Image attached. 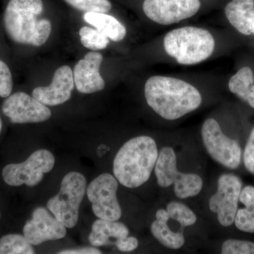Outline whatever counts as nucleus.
<instances>
[{"label":"nucleus","mask_w":254,"mask_h":254,"mask_svg":"<svg viewBox=\"0 0 254 254\" xmlns=\"http://www.w3.org/2000/svg\"><path fill=\"white\" fill-rule=\"evenodd\" d=\"M147 103L155 113L167 120H176L199 108L200 92L182 80L154 76L145 85Z\"/></svg>","instance_id":"obj_1"},{"label":"nucleus","mask_w":254,"mask_h":254,"mask_svg":"<svg viewBox=\"0 0 254 254\" xmlns=\"http://www.w3.org/2000/svg\"><path fill=\"white\" fill-rule=\"evenodd\" d=\"M158 154V146L151 137L141 136L128 140L114 159L115 178L127 188L141 187L149 180Z\"/></svg>","instance_id":"obj_2"},{"label":"nucleus","mask_w":254,"mask_h":254,"mask_svg":"<svg viewBox=\"0 0 254 254\" xmlns=\"http://www.w3.org/2000/svg\"><path fill=\"white\" fill-rule=\"evenodd\" d=\"M43 11L42 0H10L4 15V26L8 36L19 44L43 46L52 31L49 20H38Z\"/></svg>","instance_id":"obj_3"},{"label":"nucleus","mask_w":254,"mask_h":254,"mask_svg":"<svg viewBox=\"0 0 254 254\" xmlns=\"http://www.w3.org/2000/svg\"><path fill=\"white\" fill-rule=\"evenodd\" d=\"M215 40L203 28L187 26L169 32L164 38L165 51L182 65H193L208 59L215 50Z\"/></svg>","instance_id":"obj_4"},{"label":"nucleus","mask_w":254,"mask_h":254,"mask_svg":"<svg viewBox=\"0 0 254 254\" xmlns=\"http://www.w3.org/2000/svg\"><path fill=\"white\" fill-rule=\"evenodd\" d=\"M86 187V177L78 172H70L64 177L59 193L47 203L50 213L66 228H73L77 224Z\"/></svg>","instance_id":"obj_5"},{"label":"nucleus","mask_w":254,"mask_h":254,"mask_svg":"<svg viewBox=\"0 0 254 254\" xmlns=\"http://www.w3.org/2000/svg\"><path fill=\"white\" fill-rule=\"evenodd\" d=\"M155 174L159 186L167 188L174 185V193L181 199L195 196L203 188V180L199 175L178 171L176 153L171 147H165L160 150Z\"/></svg>","instance_id":"obj_6"},{"label":"nucleus","mask_w":254,"mask_h":254,"mask_svg":"<svg viewBox=\"0 0 254 254\" xmlns=\"http://www.w3.org/2000/svg\"><path fill=\"white\" fill-rule=\"evenodd\" d=\"M55 163L54 155L49 150H38L23 163L6 165L2 170L3 180L10 186L34 187L42 181L44 174L53 170Z\"/></svg>","instance_id":"obj_7"},{"label":"nucleus","mask_w":254,"mask_h":254,"mask_svg":"<svg viewBox=\"0 0 254 254\" xmlns=\"http://www.w3.org/2000/svg\"><path fill=\"white\" fill-rule=\"evenodd\" d=\"M201 136L205 149L215 161L227 168H238L242 155L240 145L223 133L215 119L205 120Z\"/></svg>","instance_id":"obj_8"},{"label":"nucleus","mask_w":254,"mask_h":254,"mask_svg":"<svg viewBox=\"0 0 254 254\" xmlns=\"http://www.w3.org/2000/svg\"><path fill=\"white\" fill-rule=\"evenodd\" d=\"M118 190V181L111 174H102L90 183L86 190L87 196L97 218L114 221L121 218Z\"/></svg>","instance_id":"obj_9"},{"label":"nucleus","mask_w":254,"mask_h":254,"mask_svg":"<svg viewBox=\"0 0 254 254\" xmlns=\"http://www.w3.org/2000/svg\"><path fill=\"white\" fill-rule=\"evenodd\" d=\"M242 183L232 174H223L219 177L218 190L210 197L209 208L218 215V222L223 227L233 224L238 207Z\"/></svg>","instance_id":"obj_10"},{"label":"nucleus","mask_w":254,"mask_h":254,"mask_svg":"<svg viewBox=\"0 0 254 254\" xmlns=\"http://www.w3.org/2000/svg\"><path fill=\"white\" fill-rule=\"evenodd\" d=\"M200 0H145L143 9L147 17L161 25H171L194 16Z\"/></svg>","instance_id":"obj_11"},{"label":"nucleus","mask_w":254,"mask_h":254,"mask_svg":"<svg viewBox=\"0 0 254 254\" xmlns=\"http://www.w3.org/2000/svg\"><path fill=\"white\" fill-rule=\"evenodd\" d=\"M5 116L15 124L39 123L52 116L49 108L23 92L9 95L1 107Z\"/></svg>","instance_id":"obj_12"},{"label":"nucleus","mask_w":254,"mask_h":254,"mask_svg":"<svg viewBox=\"0 0 254 254\" xmlns=\"http://www.w3.org/2000/svg\"><path fill=\"white\" fill-rule=\"evenodd\" d=\"M23 232L29 243L37 246L47 241L64 238L66 227L46 208L38 207L33 212L31 220L25 224Z\"/></svg>","instance_id":"obj_13"},{"label":"nucleus","mask_w":254,"mask_h":254,"mask_svg":"<svg viewBox=\"0 0 254 254\" xmlns=\"http://www.w3.org/2000/svg\"><path fill=\"white\" fill-rule=\"evenodd\" d=\"M74 88L72 70L64 65L55 71L50 86L38 87L33 90V98L48 106L63 104L70 99Z\"/></svg>","instance_id":"obj_14"},{"label":"nucleus","mask_w":254,"mask_h":254,"mask_svg":"<svg viewBox=\"0 0 254 254\" xmlns=\"http://www.w3.org/2000/svg\"><path fill=\"white\" fill-rule=\"evenodd\" d=\"M103 60V55L93 51L87 53L76 64L73 69V79L78 92L91 94L104 89L105 81L100 73Z\"/></svg>","instance_id":"obj_15"},{"label":"nucleus","mask_w":254,"mask_h":254,"mask_svg":"<svg viewBox=\"0 0 254 254\" xmlns=\"http://www.w3.org/2000/svg\"><path fill=\"white\" fill-rule=\"evenodd\" d=\"M129 230L123 222L98 219L92 225L89 242L94 247L116 243L117 241L128 236Z\"/></svg>","instance_id":"obj_16"},{"label":"nucleus","mask_w":254,"mask_h":254,"mask_svg":"<svg viewBox=\"0 0 254 254\" xmlns=\"http://www.w3.org/2000/svg\"><path fill=\"white\" fill-rule=\"evenodd\" d=\"M225 12L229 22L237 31L245 36L252 34L254 0H232L225 6Z\"/></svg>","instance_id":"obj_17"},{"label":"nucleus","mask_w":254,"mask_h":254,"mask_svg":"<svg viewBox=\"0 0 254 254\" xmlns=\"http://www.w3.org/2000/svg\"><path fill=\"white\" fill-rule=\"evenodd\" d=\"M170 220L166 210L159 209L156 213V220L151 224L152 235L161 245L171 250H179L185 245L183 231L173 232L168 226Z\"/></svg>","instance_id":"obj_18"},{"label":"nucleus","mask_w":254,"mask_h":254,"mask_svg":"<svg viewBox=\"0 0 254 254\" xmlns=\"http://www.w3.org/2000/svg\"><path fill=\"white\" fill-rule=\"evenodd\" d=\"M83 19L115 42L123 41L127 34L126 28L117 18L105 13L86 12Z\"/></svg>","instance_id":"obj_19"},{"label":"nucleus","mask_w":254,"mask_h":254,"mask_svg":"<svg viewBox=\"0 0 254 254\" xmlns=\"http://www.w3.org/2000/svg\"><path fill=\"white\" fill-rule=\"evenodd\" d=\"M33 245L24 235L9 234L0 239V254H33Z\"/></svg>","instance_id":"obj_20"},{"label":"nucleus","mask_w":254,"mask_h":254,"mask_svg":"<svg viewBox=\"0 0 254 254\" xmlns=\"http://www.w3.org/2000/svg\"><path fill=\"white\" fill-rule=\"evenodd\" d=\"M254 85L253 71L249 66L240 68L229 81L230 91L243 100Z\"/></svg>","instance_id":"obj_21"},{"label":"nucleus","mask_w":254,"mask_h":254,"mask_svg":"<svg viewBox=\"0 0 254 254\" xmlns=\"http://www.w3.org/2000/svg\"><path fill=\"white\" fill-rule=\"evenodd\" d=\"M167 211L170 219H173L180 224L182 230L186 227L194 225L197 217L187 205L177 201H171L167 205Z\"/></svg>","instance_id":"obj_22"},{"label":"nucleus","mask_w":254,"mask_h":254,"mask_svg":"<svg viewBox=\"0 0 254 254\" xmlns=\"http://www.w3.org/2000/svg\"><path fill=\"white\" fill-rule=\"evenodd\" d=\"M79 36L81 37L82 45L85 48L92 50L105 49L110 43L108 37L97 28L93 29L84 26L80 29Z\"/></svg>","instance_id":"obj_23"},{"label":"nucleus","mask_w":254,"mask_h":254,"mask_svg":"<svg viewBox=\"0 0 254 254\" xmlns=\"http://www.w3.org/2000/svg\"><path fill=\"white\" fill-rule=\"evenodd\" d=\"M75 9L86 12L107 13L111 9L108 0H64Z\"/></svg>","instance_id":"obj_24"},{"label":"nucleus","mask_w":254,"mask_h":254,"mask_svg":"<svg viewBox=\"0 0 254 254\" xmlns=\"http://www.w3.org/2000/svg\"><path fill=\"white\" fill-rule=\"evenodd\" d=\"M222 254H254V243L248 241L228 240L222 246Z\"/></svg>","instance_id":"obj_25"},{"label":"nucleus","mask_w":254,"mask_h":254,"mask_svg":"<svg viewBox=\"0 0 254 254\" xmlns=\"http://www.w3.org/2000/svg\"><path fill=\"white\" fill-rule=\"evenodd\" d=\"M237 229L248 233H254V210L245 208L237 210L234 220Z\"/></svg>","instance_id":"obj_26"},{"label":"nucleus","mask_w":254,"mask_h":254,"mask_svg":"<svg viewBox=\"0 0 254 254\" xmlns=\"http://www.w3.org/2000/svg\"><path fill=\"white\" fill-rule=\"evenodd\" d=\"M12 75L9 66L4 62L0 60V97H9L12 91Z\"/></svg>","instance_id":"obj_27"},{"label":"nucleus","mask_w":254,"mask_h":254,"mask_svg":"<svg viewBox=\"0 0 254 254\" xmlns=\"http://www.w3.org/2000/svg\"><path fill=\"white\" fill-rule=\"evenodd\" d=\"M244 161L247 170L254 174V127L251 132L250 138L245 147Z\"/></svg>","instance_id":"obj_28"},{"label":"nucleus","mask_w":254,"mask_h":254,"mask_svg":"<svg viewBox=\"0 0 254 254\" xmlns=\"http://www.w3.org/2000/svg\"><path fill=\"white\" fill-rule=\"evenodd\" d=\"M115 246L120 252H132L138 247V241L135 237L127 236L117 241Z\"/></svg>","instance_id":"obj_29"},{"label":"nucleus","mask_w":254,"mask_h":254,"mask_svg":"<svg viewBox=\"0 0 254 254\" xmlns=\"http://www.w3.org/2000/svg\"><path fill=\"white\" fill-rule=\"evenodd\" d=\"M239 200L246 208L254 210V187L247 186L242 190Z\"/></svg>","instance_id":"obj_30"},{"label":"nucleus","mask_w":254,"mask_h":254,"mask_svg":"<svg viewBox=\"0 0 254 254\" xmlns=\"http://www.w3.org/2000/svg\"><path fill=\"white\" fill-rule=\"evenodd\" d=\"M60 254H100L101 251L95 247H82V248L73 249V250H66L60 251L58 252Z\"/></svg>","instance_id":"obj_31"},{"label":"nucleus","mask_w":254,"mask_h":254,"mask_svg":"<svg viewBox=\"0 0 254 254\" xmlns=\"http://www.w3.org/2000/svg\"><path fill=\"white\" fill-rule=\"evenodd\" d=\"M244 100L247 101L251 107L254 108V85L251 88L250 91L248 92Z\"/></svg>","instance_id":"obj_32"},{"label":"nucleus","mask_w":254,"mask_h":254,"mask_svg":"<svg viewBox=\"0 0 254 254\" xmlns=\"http://www.w3.org/2000/svg\"><path fill=\"white\" fill-rule=\"evenodd\" d=\"M1 128H2V122H1V119L0 118V133H1Z\"/></svg>","instance_id":"obj_33"},{"label":"nucleus","mask_w":254,"mask_h":254,"mask_svg":"<svg viewBox=\"0 0 254 254\" xmlns=\"http://www.w3.org/2000/svg\"><path fill=\"white\" fill-rule=\"evenodd\" d=\"M252 33L254 34V20L253 21V23H252Z\"/></svg>","instance_id":"obj_34"},{"label":"nucleus","mask_w":254,"mask_h":254,"mask_svg":"<svg viewBox=\"0 0 254 254\" xmlns=\"http://www.w3.org/2000/svg\"><path fill=\"white\" fill-rule=\"evenodd\" d=\"M0 218H1V213H0Z\"/></svg>","instance_id":"obj_35"}]
</instances>
